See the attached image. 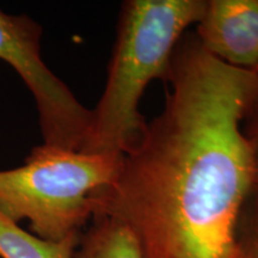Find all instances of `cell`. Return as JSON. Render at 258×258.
<instances>
[{"instance_id":"obj_6","label":"cell","mask_w":258,"mask_h":258,"mask_svg":"<svg viewBox=\"0 0 258 258\" xmlns=\"http://www.w3.org/2000/svg\"><path fill=\"white\" fill-rule=\"evenodd\" d=\"M74 258H144L127 226L108 215H96L80 235Z\"/></svg>"},{"instance_id":"obj_9","label":"cell","mask_w":258,"mask_h":258,"mask_svg":"<svg viewBox=\"0 0 258 258\" xmlns=\"http://www.w3.org/2000/svg\"><path fill=\"white\" fill-rule=\"evenodd\" d=\"M241 129L250 147L251 158H252L254 186H258V90L251 99L250 104L247 105Z\"/></svg>"},{"instance_id":"obj_5","label":"cell","mask_w":258,"mask_h":258,"mask_svg":"<svg viewBox=\"0 0 258 258\" xmlns=\"http://www.w3.org/2000/svg\"><path fill=\"white\" fill-rule=\"evenodd\" d=\"M203 49L235 69L258 67V0H208L198 22Z\"/></svg>"},{"instance_id":"obj_3","label":"cell","mask_w":258,"mask_h":258,"mask_svg":"<svg viewBox=\"0 0 258 258\" xmlns=\"http://www.w3.org/2000/svg\"><path fill=\"white\" fill-rule=\"evenodd\" d=\"M122 157L34 147L23 165L0 170V211L18 224L28 221L42 239L80 237L95 215L97 194L114 183Z\"/></svg>"},{"instance_id":"obj_4","label":"cell","mask_w":258,"mask_h":258,"mask_svg":"<svg viewBox=\"0 0 258 258\" xmlns=\"http://www.w3.org/2000/svg\"><path fill=\"white\" fill-rule=\"evenodd\" d=\"M41 36V27L30 17L0 9V59L21 76L34 96L43 144L80 151L91 110L44 63Z\"/></svg>"},{"instance_id":"obj_2","label":"cell","mask_w":258,"mask_h":258,"mask_svg":"<svg viewBox=\"0 0 258 258\" xmlns=\"http://www.w3.org/2000/svg\"><path fill=\"white\" fill-rule=\"evenodd\" d=\"M206 0H128L121 8L105 88L80 151L123 156L143 139L147 122L139 104L154 79L169 76L185 29L196 24Z\"/></svg>"},{"instance_id":"obj_10","label":"cell","mask_w":258,"mask_h":258,"mask_svg":"<svg viewBox=\"0 0 258 258\" xmlns=\"http://www.w3.org/2000/svg\"><path fill=\"white\" fill-rule=\"evenodd\" d=\"M253 72H254V73H256V76L258 77V67H257V69H256V70H254V71H253Z\"/></svg>"},{"instance_id":"obj_1","label":"cell","mask_w":258,"mask_h":258,"mask_svg":"<svg viewBox=\"0 0 258 258\" xmlns=\"http://www.w3.org/2000/svg\"><path fill=\"white\" fill-rule=\"evenodd\" d=\"M166 83L163 111L97 194L93 217L127 226L144 258H247L239 224L254 173L241 124L258 77L188 36Z\"/></svg>"},{"instance_id":"obj_7","label":"cell","mask_w":258,"mask_h":258,"mask_svg":"<svg viewBox=\"0 0 258 258\" xmlns=\"http://www.w3.org/2000/svg\"><path fill=\"white\" fill-rule=\"evenodd\" d=\"M79 238L42 239L0 211V258H74Z\"/></svg>"},{"instance_id":"obj_8","label":"cell","mask_w":258,"mask_h":258,"mask_svg":"<svg viewBox=\"0 0 258 258\" xmlns=\"http://www.w3.org/2000/svg\"><path fill=\"white\" fill-rule=\"evenodd\" d=\"M239 240L247 258H258V186L250 194L241 213Z\"/></svg>"}]
</instances>
